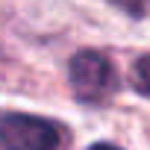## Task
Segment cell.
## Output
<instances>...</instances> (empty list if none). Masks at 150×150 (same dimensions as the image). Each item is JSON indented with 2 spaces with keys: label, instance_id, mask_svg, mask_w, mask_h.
I'll return each instance as SVG.
<instances>
[{
  "label": "cell",
  "instance_id": "1",
  "mask_svg": "<svg viewBox=\"0 0 150 150\" xmlns=\"http://www.w3.org/2000/svg\"><path fill=\"white\" fill-rule=\"evenodd\" d=\"M65 129L47 118L9 112L0 115V150H59Z\"/></svg>",
  "mask_w": 150,
  "mask_h": 150
},
{
  "label": "cell",
  "instance_id": "2",
  "mask_svg": "<svg viewBox=\"0 0 150 150\" xmlns=\"http://www.w3.org/2000/svg\"><path fill=\"white\" fill-rule=\"evenodd\" d=\"M68 77L83 103H103L118 91V71L115 65L97 50H80L71 59Z\"/></svg>",
  "mask_w": 150,
  "mask_h": 150
},
{
  "label": "cell",
  "instance_id": "3",
  "mask_svg": "<svg viewBox=\"0 0 150 150\" xmlns=\"http://www.w3.org/2000/svg\"><path fill=\"white\" fill-rule=\"evenodd\" d=\"M132 80H135V88L150 97V56H141L135 62V71H132Z\"/></svg>",
  "mask_w": 150,
  "mask_h": 150
},
{
  "label": "cell",
  "instance_id": "4",
  "mask_svg": "<svg viewBox=\"0 0 150 150\" xmlns=\"http://www.w3.org/2000/svg\"><path fill=\"white\" fill-rule=\"evenodd\" d=\"M112 6H118V9H124L127 15H132V18H138V15H144V9H147V0H109Z\"/></svg>",
  "mask_w": 150,
  "mask_h": 150
},
{
  "label": "cell",
  "instance_id": "5",
  "mask_svg": "<svg viewBox=\"0 0 150 150\" xmlns=\"http://www.w3.org/2000/svg\"><path fill=\"white\" fill-rule=\"evenodd\" d=\"M88 150H121V147H115V144H94V147H88Z\"/></svg>",
  "mask_w": 150,
  "mask_h": 150
}]
</instances>
